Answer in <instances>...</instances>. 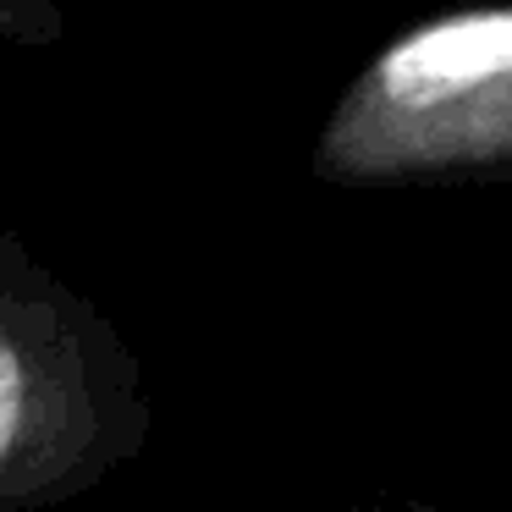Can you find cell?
<instances>
[{"instance_id": "6da1fadb", "label": "cell", "mask_w": 512, "mask_h": 512, "mask_svg": "<svg viewBox=\"0 0 512 512\" xmlns=\"http://www.w3.org/2000/svg\"><path fill=\"white\" fill-rule=\"evenodd\" d=\"M144 364L116 320L0 221V512H45L149 446Z\"/></svg>"}, {"instance_id": "3957f363", "label": "cell", "mask_w": 512, "mask_h": 512, "mask_svg": "<svg viewBox=\"0 0 512 512\" xmlns=\"http://www.w3.org/2000/svg\"><path fill=\"white\" fill-rule=\"evenodd\" d=\"M61 0H0V45H61Z\"/></svg>"}, {"instance_id": "277c9868", "label": "cell", "mask_w": 512, "mask_h": 512, "mask_svg": "<svg viewBox=\"0 0 512 512\" xmlns=\"http://www.w3.org/2000/svg\"><path fill=\"white\" fill-rule=\"evenodd\" d=\"M375 512H457V507H424V501H402V507H375Z\"/></svg>"}, {"instance_id": "7a4b0ae2", "label": "cell", "mask_w": 512, "mask_h": 512, "mask_svg": "<svg viewBox=\"0 0 512 512\" xmlns=\"http://www.w3.org/2000/svg\"><path fill=\"white\" fill-rule=\"evenodd\" d=\"M309 171L331 188L512 182V0L397 28L331 100Z\"/></svg>"}]
</instances>
